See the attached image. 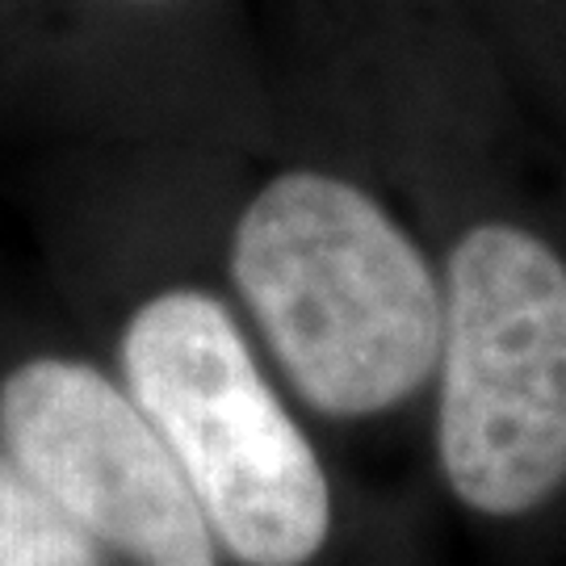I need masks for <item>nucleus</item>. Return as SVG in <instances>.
Instances as JSON below:
<instances>
[{
    "mask_svg": "<svg viewBox=\"0 0 566 566\" xmlns=\"http://www.w3.org/2000/svg\"><path fill=\"white\" fill-rule=\"evenodd\" d=\"M0 566H97L81 525L0 462Z\"/></svg>",
    "mask_w": 566,
    "mask_h": 566,
    "instance_id": "obj_5",
    "label": "nucleus"
},
{
    "mask_svg": "<svg viewBox=\"0 0 566 566\" xmlns=\"http://www.w3.org/2000/svg\"><path fill=\"white\" fill-rule=\"evenodd\" d=\"M441 465L483 516H521L566 479V264L507 223L449 261Z\"/></svg>",
    "mask_w": 566,
    "mask_h": 566,
    "instance_id": "obj_3",
    "label": "nucleus"
},
{
    "mask_svg": "<svg viewBox=\"0 0 566 566\" xmlns=\"http://www.w3.org/2000/svg\"><path fill=\"white\" fill-rule=\"evenodd\" d=\"M18 470L143 566H219L210 521L135 395L76 361H30L0 390Z\"/></svg>",
    "mask_w": 566,
    "mask_h": 566,
    "instance_id": "obj_4",
    "label": "nucleus"
},
{
    "mask_svg": "<svg viewBox=\"0 0 566 566\" xmlns=\"http://www.w3.org/2000/svg\"><path fill=\"white\" fill-rule=\"evenodd\" d=\"M235 282L285 374L332 416H374L420 390L446 306L420 248L357 185L285 172L235 227Z\"/></svg>",
    "mask_w": 566,
    "mask_h": 566,
    "instance_id": "obj_1",
    "label": "nucleus"
},
{
    "mask_svg": "<svg viewBox=\"0 0 566 566\" xmlns=\"http://www.w3.org/2000/svg\"><path fill=\"white\" fill-rule=\"evenodd\" d=\"M122 361L130 395L235 558L248 566L315 558L332 525L327 479L223 303L198 290L151 298L126 327Z\"/></svg>",
    "mask_w": 566,
    "mask_h": 566,
    "instance_id": "obj_2",
    "label": "nucleus"
}]
</instances>
